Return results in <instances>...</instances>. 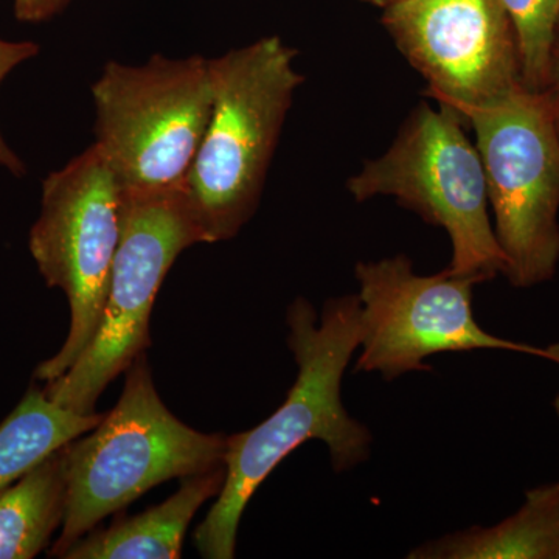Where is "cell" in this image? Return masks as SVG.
I'll return each instance as SVG.
<instances>
[{"mask_svg": "<svg viewBox=\"0 0 559 559\" xmlns=\"http://www.w3.org/2000/svg\"><path fill=\"white\" fill-rule=\"evenodd\" d=\"M286 323L288 347L297 364L296 382L270 418L227 440L226 481L193 535L204 558H235L238 527L249 500L301 444L323 441L336 473L369 459L373 437L342 403V380L362 337L358 296L330 299L320 316L299 297L290 304Z\"/></svg>", "mask_w": 559, "mask_h": 559, "instance_id": "1", "label": "cell"}, {"mask_svg": "<svg viewBox=\"0 0 559 559\" xmlns=\"http://www.w3.org/2000/svg\"><path fill=\"white\" fill-rule=\"evenodd\" d=\"M297 50L278 36L209 60L213 108L183 189L205 235L237 237L259 207L294 92Z\"/></svg>", "mask_w": 559, "mask_h": 559, "instance_id": "2", "label": "cell"}, {"mask_svg": "<svg viewBox=\"0 0 559 559\" xmlns=\"http://www.w3.org/2000/svg\"><path fill=\"white\" fill-rule=\"evenodd\" d=\"M123 393L84 439L66 444L68 507L50 557L62 555L151 488L226 465L229 437L190 428L154 388L145 353L124 371Z\"/></svg>", "mask_w": 559, "mask_h": 559, "instance_id": "3", "label": "cell"}, {"mask_svg": "<svg viewBox=\"0 0 559 559\" xmlns=\"http://www.w3.org/2000/svg\"><path fill=\"white\" fill-rule=\"evenodd\" d=\"M358 202L392 197L441 227L452 242L451 274L481 283L507 270L489 218L487 178L477 146L450 106L423 103L412 112L388 153L369 160L347 182Z\"/></svg>", "mask_w": 559, "mask_h": 559, "instance_id": "4", "label": "cell"}, {"mask_svg": "<svg viewBox=\"0 0 559 559\" xmlns=\"http://www.w3.org/2000/svg\"><path fill=\"white\" fill-rule=\"evenodd\" d=\"M121 190V237L100 325L79 360L43 388L53 403L81 415L95 414L105 389L150 347L154 300L180 252L207 242L183 183Z\"/></svg>", "mask_w": 559, "mask_h": 559, "instance_id": "5", "label": "cell"}, {"mask_svg": "<svg viewBox=\"0 0 559 559\" xmlns=\"http://www.w3.org/2000/svg\"><path fill=\"white\" fill-rule=\"evenodd\" d=\"M460 117L476 134L503 275L516 288L549 282L559 263V130L549 95L521 84Z\"/></svg>", "mask_w": 559, "mask_h": 559, "instance_id": "6", "label": "cell"}, {"mask_svg": "<svg viewBox=\"0 0 559 559\" xmlns=\"http://www.w3.org/2000/svg\"><path fill=\"white\" fill-rule=\"evenodd\" d=\"M95 145L121 189L180 186L189 173L213 108L209 60L154 55L142 66L110 61L92 86Z\"/></svg>", "mask_w": 559, "mask_h": 559, "instance_id": "7", "label": "cell"}, {"mask_svg": "<svg viewBox=\"0 0 559 559\" xmlns=\"http://www.w3.org/2000/svg\"><path fill=\"white\" fill-rule=\"evenodd\" d=\"M121 221L120 180L95 143L44 179L40 215L28 245L47 286L68 296L70 326L60 352L36 367V380L60 378L94 340L119 249Z\"/></svg>", "mask_w": 559, "mask_h": 559, "instance_id": "8", "label": "cell"}, {"mask_svg": "<svg viewBox=\"0 0 559 559\" xmlns=\"http://www.w3.org/2000/svg\"><path fill=\"white\" fill-rule=\"evenodd\" d=\"M360 305V353L355 373H380L393 381L429 370L426 359L441 353L506 349L546 359V348L488 333L474 316V288L480 280L418 275L409 257L356 264Z\"/></svg>", "mask_w": 559, "mask_h": 559, "instance_id": "9", "label": "cell"}, {"mask_svg": "<svg viewBox=\"0 0 559 559\" xmlns=\"http://www.w3.org/2000/svg\"><path fill=\"white\" fill-rule=\"evenodd\" d=\"M426 94L455 112L502 100L522 83L513 25L499 0H406L384 10Z\"/></svg>", "mask_w": 559, "mask_h": 559, "instance_id": "10", "label": "cell"}, {"mask_svg": "<svg viewBox=\"0 0 559 559\" xmlns=\"http://www.w3.org/2000/svg\"><path fill=\"white\" fill-rule=\"evenodd\" d=\"M226 465L183 477L175 495L138 516L92 530L62 555L64 559H178L187 528L209 499L218 498Z\"/></svg>", "mask_w": 559, "mask_h": 559, "instance_id": "11", "label": "cell"}, {"mask_svg": "<svg viewBox=\"0 0 559 559\" xmlns=\"http://www.w3.org/2000/svg\"><path fill=\"white\" fill-rule=\"evenodd\" d=\"M409 559H559V480L525 492L516 513L492 527L426 540Z\"/></svg>", "mask_w": 559, "mask_h": 559, "instance_id": "12", "label": "cell"}, {"mask_svg": "<svg viewBox=\"0 0 559 559\" xmlns=\"http://www.w3.org/2000/svg\"><path fill=\"white\" fill-rule=\"evenodd\" d=\"M68 507L66 447L0 491V559H32L49 546Z\"/></svg>", "mask_w": 559, "mask_h": 559, "instance_id": "13", "label": "cell"}, {"mask_svg": "<svg viewBox=\"0 0 559 559\" xmlns=\"http://www.w3.org/2000/svg\"><path fill=\"white\" fill-rule=\"evenodd\" d=\"M105 414L81 415L53 403L32 385L0 425V491L70 441L91 432Z\"/></svg>", "mask_w": 559, "mask_h": 559, "instance_id": "14", "label": "cell"}, {"mask_svg": "<svg viewBox=\"0 0 559 559\" xmlns=\"http://www.w3.org/2000/svg\"><path fill=\"white\" fill-rule=\"evenodd\" d=\"M513 25L524 86L544 91L550 83L559 0H499Z\"/></svg>", "mask_w": 559, "mask_h": 559, "instance_id": "15", "label": "cell"}, {"mask_svg": "<svg viewBox=\"0 0 559 559\" xmlns=\"http://www.w3.org/2000/svg\"><path fill=\"white\" fill-rule=\"evenodd\" d=\"M38 51L39 47L35 43H28V40L13 43V40L0 39V83L5 80L11 70L20 66L21 62L36 57ZM0 165L13 173V175H25L24 162L7 145L2 134H0Z\"/></svg>", "mask_w": 559, "mask_h": 559, "instance_id": "16", "label": "cell"}, {"mask_svg": "<svg viewBox=\"0 0 559 559\" xmlns=\"http://www.w3.org/2000/svg\"><path fill=\"white\" fill-rule=\"evenodd\" d=\"M73 0H14V14L22 22L49 21L62 13Z\"/></svg>", "mask_w": 559, "mask_h": 559, "instance_id": "17", "label": "cell"}, {"mask_svg": "<svg viewBox=\"0 0 559 559\" xmlns=\"http://www.w3.org/2000/svg\"><path fill=\"white\" fill-rule=\"evenodd\" d=\"M550 83H551L550 91H546V92H547V95H549L551 108H554L555 119H557L558 130H559V53H555V57H554V66H551Z\"/></svg>", "mask_w": 559, "mask_h": 559, "instance_id": "18", "label": "cell"}, {"mask_svg": "<svg viewBox=\"0 0 559 559\" xmlns=\"http://www.w3.org/2000/svg\"><path fill=\"white\" fill-rule=\"evenodd\" d=\"M546 359L559 366V342H557V344H550L549 347H546ZM554 409L555 412H557V417L559 421V392L557 393V396H555L554 400Z\"/></svg>", "mask_w": 559, "mask_h": 559, "instance_id": "19", "label": "cell"}, {"mask_svg": "<svg viewBox=\"0 0 559 559\" xmlns=\"http://www.w3.org/2000/svg\"><path fill=\"white\" fill-rule=\"evenodd\" d=\"M364 2H369L371 5L380 7L382 10H388L390 7L399 5L401 2H406V0H364Z\"/></svg>", "mask_w": 559, "mask_h": 559, "instance_id": "20", "label": "cell"}]
</instances>
